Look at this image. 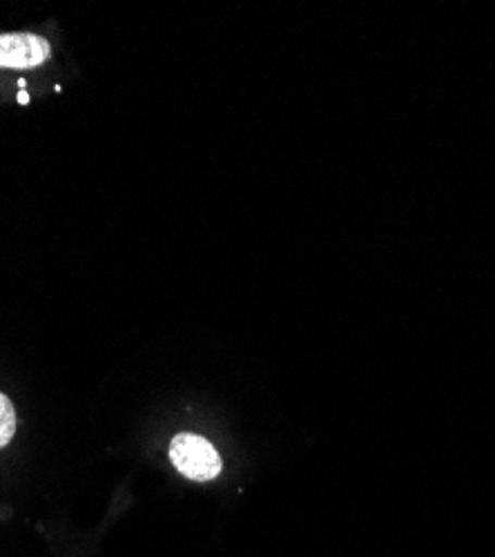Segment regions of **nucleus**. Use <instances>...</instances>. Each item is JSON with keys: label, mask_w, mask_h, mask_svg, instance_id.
<instances>
[{"label": "nucleus", "mask_w": 495, "mask_h": 557, "mask_svg": "<svg viewBox=\"0 0 495 557\" xmlns=\"http://www.w3.org/2000/svg\"><path fill=\"white\" fill-rule=\"evenodd\" d=\"M170 457L176 471L195 482H208L221 471L219 453L208 440L199 435H176L170 444Z\"/></svg>", "instance_id": "1"}, {"label": "nucleus", "mask_w": 495, "mask_h": 557, "mask_svg": "<svg viewBox=\"0 0 495 557\" xmlns=\"http://www.w3.org/2000/svg\"><path fill=\"white\" fill-rule=\"evenodd\" d=\"M52 45L36 34H0V67L32 70L50 61Z\"/></svg>", "instance_id": "2"}, {"label": "nucleus", "mask_w": 495, "mask_h": 557, "mask_svg": "<svg viewBox=\"0 0 495 557\" xmlns=\"http://www.w3.org/2000/svg\"><path fill=\"white\" fill-rule=\"evenodd\" d=\"M16 433V410L12 401L0 393V448H5Z\"/></svg>", "instance_id": "3"}]
</instances>
